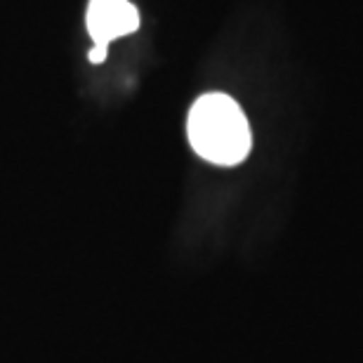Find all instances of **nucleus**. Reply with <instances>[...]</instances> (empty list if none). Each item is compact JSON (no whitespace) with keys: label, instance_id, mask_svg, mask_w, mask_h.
<instances>
[{"label":"nucleus","instance_id":"nucleus-1","mask_svg":"<svg viewBox=\"0 0 363 363\" xmlns=\"http://www.w3.org/2000/svg\"><path fill=\"white\" fill-rule=\"evenodd\" d=\"M186 135L196 154L215 165H238L252 147L243 108L224 92H208L194 101Z\"/></svg>","mask_w":363,"mask_h":363},{"label":"nucleus","instance_id":"nucleus-2","mask_svg":"<svg viewBox=\"0 0 363 363\" xmlns=\"http://www.w3.org/2000/svg\"><path fill=\"white\" fill-rule=\"evenodd\" d=\"M140 28V12L130 0H90L88 31L94 48H104L116 38L130 35Z\"/></svg>","mask_w":363,"mask_h":363}]
</instances>
